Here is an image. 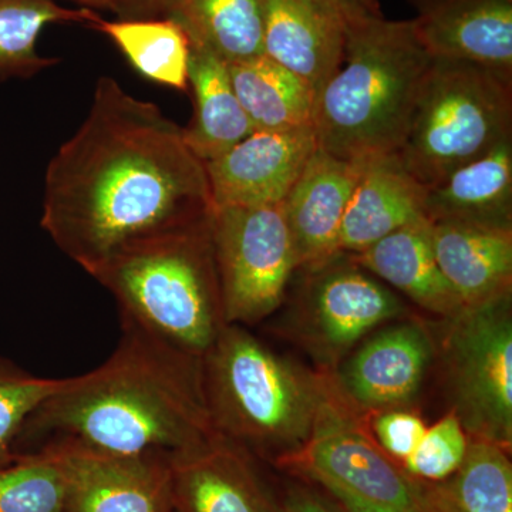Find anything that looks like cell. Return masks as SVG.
Returning a JSON list of instances; mask_svg holds the SVG:
<instances>
[{
    "instance_id": "cell-20",
    "label": "cell",
    "mask_w": 512,
    "mask_h": 512,
    "mask_svg": "<svg viewBox=\"0 0 512 512\" xmlns=\"http://www.w3.org/2000/svg\"><path fill=\"white\" fill-rule=\"evenodd\" d=\"M350 255L367 272L431 315L448 319L464 308L437 264L429 218L397 229Z\"/></svg>"
},
{
    "instance_id": "cell-33",
    "label": "cell",
    "mask_w": 512,
    "mask_h": 512,
    "mask_svg": "<svg viewBox=\"0 0 512 512\" xmlns=\"http://www.w3.org/2000/svg\"><path fill=\"white\" fill-rule=\"evenodd\" d=\"M101 9L117 19H157L161 0H100Z\"/></svg>"
},
{
    "instance_id": "cell-23",
    "label": "cell",
    "mask_w": 512,
    "mask_h": 512,
    "mask_svg": "<svg viewBox=\"0 0 512 512\" xmlns=\"http://www.w3.org/2000/svg\"><path fill=\"white\" fill-rule=\"evenodd\" d=\"M157 18L173 20L191 46L227 64L264 55V0H161Z\"/></svg>"
},
{
    "instance_id": "cell-25",
    "label": "cell",
    "mask_w": 512,
    "mask_h": 512,
    "mask_svg": "<svg viewBox=\"0 0 512 512\" xmlns=\"http://www.w3.org/2000/svg\"><path fill=\"white\" fill-rule=\"evenodd\" d=\"M90 29L109 37L144 79L188 92L191 43L173 20L100 18Z\"/></svg>"
},
{
    "instance_id": "cell-2",
    "label": "cell",
    "mask_w": 512,
    "mask_h": 512,
    "mask_svg": "<svg viewBox=\"0 0 512 512\" xmlns=\"http://www.w3.org/2000/svg\"><path fill=\"white\" fill-rule=\"evenodd\" d=\"M202 359L121 320L119 345L84 375L64 377L20 434L18 456L90 453L173 457L214 436Z\"/></svg>"
},
{
    "instance_id": "cell-21",
    "label": "cell",
    "mask_w": 512,
    "mask_h": 512,
    "mask_svg": "<svg viewBox=\"0 0 512 512\" xmlns=\"http://www.w3.org/2000/svg\"><path fill=\"white\" fill-rule=\"evenodd\" d=\"M431 222L512 229V137L427 188Z\"/></svg>"
},
{
    "instance_id": "cell-32",
    "label": "cell",
    "mask_w": 512,
    "mask_h": 512,
    "mask_svg": "<svg viewBox=\"0 0 512 512\" xmlns=\"http://www.w3.org/2000/svg\"><path fill=\"white\" fill-rule=\"evenodd\" d=\"M279 498L285 512H348L318 488L296 478L285 483Z\"/></svg>"
},
{
    "instance_id": "cell-7",
    "label": "cell",
    "mask_w": 512,
    "mask_h": 512,
    "mask_svg": "<svg viewBox=\"0 0 512 512\" xmlns=\"http://www.w3.org/2000/svg\"><path fill=\"white\" fill-rule=\"evenodd\" d=\"M365 421L332 389L311 439L276 468L348 512H440L434 484L416 480L387 456Z\"/></svg>"
},
{
    "instance_id": "cell-27",
    "label": "cell",
    "mask_w": 512,
    "mask_h": 512,
    "mask_svg": "<svg viewBox=\"0 0 512 512\" xmlns=\"http://www.w3.org/2000/svg\"><path fill=\"white\" fill-rule=\"evenodd\" d=\"M510 451L470 437L456 473L434 484L440 512H512Z\"/></svg>"
},
{
    "instance_id": "cell-1",
    "label": "cell",
    "mask_w": 512,
    "mask_h": 512,
    "mask_svg": "<svg viewBox=\"0 0 512 512\" xmlns=\"http://www.w3.org/2000/svg\"><path fill=\"white\" fill-rule=\"evenodd\" d=\"M205 163L184 127L103 76L50 160L42 228L90 276L124 249L211 215Z\"/></svg>"
},
{
    "instance_id": "cell-28",
    "label": "cell",
    "mask_w": 512,
    "mask_h": 512,
    "mask_svg": "<svg viewBox=\"0 0 512 512\" xmlns=\"http://www.w3.org/2000/svg\"><path fill=\"white\" fill-rule=\"evenodd\" d=\"M0 512H66V481L59 458L28 454L0 467Z\"/></svg>"
},
{
    "instance_id": "cell-26",
    "label": "cell",
    "mask_w": 512,
    "mask_h": 512,
    "mask_svg": "<svg viewBox=\"0 0 512 512\" xmlns=\"http://www.w3.org/2000/svg\"><path fill=\"white\" fill-rule=\"evenodd\" d=\"M100 18L96 10L63 8L56 0H0V83L29 79L60 62L37 52L47 26L79 23L90 28Z\"/></svg>"
},
{
    "instance_id": "cell-6",
    "label": "cell",
    "mask_w": 512,
    "mask_h": 512,
    "mask_svg": "<svg viewBox=\"0 0 512 512\" xmlns=\"http://www.w3.org/2000/svg\"><path fill=\"white\" fill-rule=\"evenodd\" d=\"M512 137V80L457 60L434 59L396 156L430 188Z\"/></svg>"
},
{
    "instance_id": "cell-34",
    "label": "cell",
    "mask_w": 512,
    "mask_h": 512,
    "mask_svg": "<svg viewBox=\"0 0 512 512\" xmlns=\"http://www.w3.org/2000/svg\"><path fill=\"white\" fill-rule=\"evenodd\" d=\"M348 23L362 22V20L380 18L383 16L377 0H332Z\"/></svg>"
},
{
    "instance_id": "cell-10",
    "label": "cell",
    "mask_w": 512,
    "mask_h": 512,
    "mask_svg": "<svg viewBox=\"0 0 512 512\" xmlns=\"http://www.w3.org/2000/svg\"><path fill=\"white\" fill-rule=\"evenodd\" d=\"M211 232L227 325L278 311L298 271L282 204L214 208Z\"/></svg>"
},
{
    "instance_id": "cell-30",
    "label": "cell",
    "mask_w": 512,
    "mask_h": 512,
    "mask_svg": "<svg viewBox=\"0 0 512 512\" xmlns=\"http://www.w3.org/2000/svg\"><path fill=\"white\" fill-rule=\"evenodd\" d=\"M468 434L456 414L448 412L434 426L427 427L419 446L403 463L404 471L423 483L448 480L466 457Z\"/></svg>"
},
{
    "instance_id": "cell-18",
    "label": "cell",
    "mask_w": 512,
    "mask_h": 512,
    "mask_svg": "<svg viewBox=\"0 0 512 512\" xmlns=\"http://www.w3.org/2000/svg\"><path fill=\"white\" fill-rule=\"evenodd\" d=\"M426 192L396 154L367 160L343 217L339 252L359 254L397 229L427 218Z\"/></svg>"
},
{
    "instance_id": "cell-12",
    "label": "cell",
    "mask_w": 512,
    "mask_h": 512,
    "mask_svg": "<svg viewBox=\"0 0 512 512\" xmlns=\"http://www.w3.org/2000/svg\"><path fill=\"white\" fill-rule=\"evenodd\" d=\"M318 150L313 126L254 131L237 146L205 163L212 205L259 207L284 202Z\"/></svg>"
},
{
    "instance_id": "cell-8",
    "label": "cell",
    "mask_w": 512,
    "mask_h": 512,
    "mask_svg": "<svg viewBox=\"0 0 512 512\" xmlns=\"http://www.w3.org/2000/svg\"><path fill=\"white\" fill-rule=\"evenodd\" d=\"M296 272L282 332L326 375L375 330L409 316L402 298L346 252Z\"/></svg>"
},
{
    "instance_id": "cell-11",
    "label": "cell",
    "mask_w": 512,
    "mask_h": 512,
    "mask_svg": "<svg viewBox=\"0 0 512 512\" xmlns=\"http://www.w3.org/2000/svg\"><path fill=\"white\" fill-rule=\"evenodd\" d=\"M436 356L429 328L419 320L387 323L359 343L333 372V392L362 419L409 409Z\"/></svg>"
},
{
    "instance_id": "cell-22",
    "label": "cell",
    "mask_w": 512,
    "mask_h": 512,
    "mask_svg": "<svg viewBox=\"0 0 512 512\" xmlns=\"http://www.w3.org/2000/svg\"><path fill=\"white\" fill-rule=\"evenodd\" d=\"M188 90L194 99V116L190 126L184 127V137L204 163L254 133L232 86L228 64L220 57L191 46Z\"/></svg>"
},
{
    "instance_id": "cell-29",
    "label": "cell",
    "mask_w": 512,
    "mask_h": 512,
    "mask_svg": "<svg viewBox=\"0 0 512 512\" xmlns=\"http://www.w3.org/2000/svg\"><path fill=\"white\" fill-rule=\"evenodd\" d=\"M63 380L33 375L0 356V467L18 460L20 434L26 423Z\"/></svg>"
},
{
    "instance_id": "cell-16",
    "label": "cell",
    "mask_w": 512,
    "mask_h": 512,
    "mask_svg": "<svg viewBox=\"0 0 512 512\" xmlns=\"http://www.w3.org/2000/svg\"><path fill=\"white\" fill-rule=\"evenodd\" d=\"M348 20L332 0H264V55L318 96L345 59Z\"/></svg>"
},
{
    "instance_id": "cell-19",
    "label": "cell",
    "mask_w": 512,
    "mask_h": 512,
    "mask_svg": "<svg viewBox=\"0 0 512 512\" xmlns=\"http://www.w3.org/2000/svg\"><path fill=\"white\" fill-rule=\"evenodd\" d=\"M444 278L464 308L512 295V229L431 222Z\"/></svg>"
},
{
    "instance_id": "cell-5",
    "label": "cell",
    "mask_w": 512,
    "mask_h": 512,
    "mask_svg": "<svg viewBox=\"0 0 512 512\" xmlns=\"http://www.w3.org/2000/svg\"><path fill=\"white\" fill-rule=\"evenodd\" d=\"M211 215L131 245L93 275L123 322L200 359L227 326Z\"/></svg>"
},
{
    "instance_id": "cell-13",
    "label": "cell",
    "mask_w": 512,
    "mask_h": 512,
    "mask_svg": "<svg viewBox=\"0 0 512 512\" xmlns=\"http://www.w3.org/2000/svg\"><path fill=\"white\" fill-rule=\"evenodd\" d=\"M258 461L217 433L175 454L174 512H285Z\"/></svg>"
},
{
    "instance_id": "cell-31",
    "label": "cell",
    "mask_w": 512,
    "mask_h": 512,
    "mask_svg": "<svg viewBox=\"0 0 512 512\" xmlns=\"http://www.w3.org/2000/svg\"><path fill=\"white\" fill-rule=\"evenodd\" d=\"M373 440L384 453L403 466L426 433L424 420L409 409L386 410L367 417Z\"/></svg>"
},
{
    "instance_id": "cell-9",
    "label": "cell",
    "mask_w": 512,
    "mask_h": 512,
    "mask_svg": "<svg viewBox=\"0 0 512 512\" xmlns=\"http://www.w3.org/2000/svg\"><path fill=\"white\" fill-rule=\"evenodd\" d=\"M444 387L468 437L511 450L512 295L444 319Z\"/></svg>"
},
{
    "instance_id": "cell-4",
    "label": "cell",
    "mask_w": 512,
    "mask_h": 512,
    "mask_svg": "<svg viewBox=\"0 0 512 512\" xmlns=\"http://www.w3.org/2000/svg\"><path fill=\"white\" fill-rule=\"evenodd\" d=\"M212 429L278 467L311 439L329 376L279 355L247 326L227 325L202 356Z\"/></svg>"
},
{
    "instance_id": "cell-24",
    "label": "cell",
    "mask_w": 512,
    "mask_h": 512,
    "mask_svg": "<svg viewBox=\"0 0 512 512\" xmlns=\"http://www.w3.org/2000/svg\"><path fill=\"white\" fill-rule=\"evenodd\" d=\"M228 67L239 103L254 130L312 126L316 94L284 66L261 55Z\"/></svg>"
},
{
    "instance_id": "cell-17",
    "label": "cell",
    "mask_w": 512,
    "mask_h": 512,
    "mask_svg": "<svg viewBox=\"0 0 512 512\" xmlns=\"http://www.w3.org/2000/svg\"><path fill=\"white\" fill-rule=\"evenodd\" d=\"M366 161L343 160L319 148L309 158L282 202L298 269L338 254L343 217Z\"/></svg>"
},
{
    "instance_id": "cell-14",
    "label": "cell",
    "mask_w": 512,
    "mask_h": 512,
    "mask_svg": "<svg viewBox=\"0 0 512 512\" xmlns=\"http://www.w3.org/2000/svg\"><path fill=\"white\" fill-rule=\"evenodd\" d=\"M53 456L66 481V512H174L170 456Z\"/></svg>"
},
{
    "instance_id": "cell-35",
    "label": "cell",
    "mask_w": 512,
    "mask_h": 512,
    "mask_svg": "<svg viewBox=\"0 0 512 512\" xmlns=\"http://www.w3.org/2000/svg\"><path fill=\"white\" fill-rule=\"evenodd\" d=\"M73 2L79 3L82 8L93 10L101 9L100 0H73Z\"/></svg>"
},
{
    "instance_id": "cell-15",
    "label": "cell",
    "mask_w": 512,
    "mask_h": 512,
    "mask_svg": "<svg viewBox=\"0 0 512 512\" xmlns=\"http://www.w3.org/2000/svg\"><path fill=\"white\" fill-rule=\"evenodd\" d=\"M421 45L433 59L457 60L512 80V0H410Z\"/></svg>"
},
{
    "instance_id": "cell-3",
    "label": "cell",
    "mask_w": 512,
    "mask_h": 512,
    "mask_svg": "<svg viewBox=\"0 0 512 512\" xmlns=\"http://www.w3.org/2000/svg\"><path fill=\"white\" fill-rule=\"evenodd\" d=\"M433 60L412 20L348 23L342 66L316 96L319 150L353 161L396 153Z\"/></svg>"
}]
</instances>
